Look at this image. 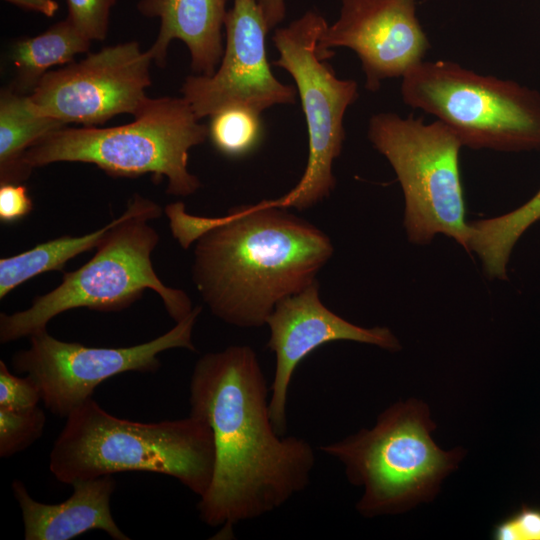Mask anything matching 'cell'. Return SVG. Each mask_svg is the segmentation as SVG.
<instances>
[{"label": "cell", "instance_id": "6da1fadb", "mask_svg": "<svg viewBox=\"0 0 540 540\" xmlns=\"http://www.w3.org/2000/svg\"><path fill=\"white\" fill-rule=\"evenodd\" d=\"M190 414L207 422L215 467L197 508L209 526H232L282 507L309 485L311 444L277 433L269 390L256 352L232 345L201 356L189 386Z\"/></svg>", "mask_w": 540, "mask_h": 540}, {"label": "cell", "instance_id": "7a4b0ae2", "mask_svg": "<svg viewBox=\"0 0 540 540\" xmlns=\"http://www.w3.org/2000/svg\"><path fill=\"white\" fill-rule=\"evenodd\" d=\"M164 212L183 248L195 243L192 279L211 313L240 328H258L282 300L316 281L334 252L309 221L265 201L220 217L189 214L182 202Z\"/></svg>", "mask_w": 540, "mask_h": 540}, {"label": "cell", "instance_id": "3957f363", "mask_svg": "<svg viewBox=\"0 0 540 540\" xmlns=\"http://www.w3.org/2000/svg\"><path fill=\"white\" fill-rule=\"evenodd\" d=\"M66 418L49 461L59 482L151 472L177 479L199 497L211 484L213 434L196 415L153 423L131 421L106 412L91 397Z\"/></svg>", "mask_w": 540, "mask_h": 540}, {"label": "cell", "instance_id": "277c9868", "mask_svg": "<svg viewBox=\"0 0 540 540\" xmlns=\"http://www.w3.org/2000/svg\"><path fill=\"white\" fill-rule=\"evenodd\" d=\"M162 215L153 200L134 194L96 248L94 256L75 271L66 272L50 292L34 298L31 306L0 314V342L6 344L46 329L57 315L87 308L118 312L138 301L146 289L156 292L169 316L179 322L193 310L189 296L166 286L156 274L151 256L159 234L148 222Z\"/></svg>", "mask_w": 540, "mask_h": 540}, {"label": "cell", "instance_id": "5b68a950", "mask_svg": "<svg viewBox=\"0 0 540 540\" xmlns=\"http://www.w3.org/2000/svg\"><path fill=\"white\" fill-rule=\"evenodd\" d=\"M184 97L148 98L130 123L114 127H62L34 143L23 161L32 170L57 162L97 166L113 177L151 174L167 179L166 192L189 196L200 188L189 172V151L209 137Z\"/></svg>", "mask_w": 540, "mask_h": 540}, {"label": "cell", "instance_id": "8992f818", "mask_svg": "<svg viewBox=\"0 0 540 540\" xmlns=\"http://www.w3.org/2000/svg\"><path fill=\"white\" fill-rule=\"evenodd\" d=\"M429 407L417 399L385 409L371 429L320 447L345 467L348 481L363 488L356 504L365 517L406 512L430 502L464 457L462 448L441 449Z\"/></svg>", "mask_w": 540, "mask_h": 540}, {"label": "cell", "instance_id": "52a82bcc", "mask_svg": "<svg viewBox=\"0 0 540 540\" xmlns=\"http://www.w3.org/2000/svg\"><path fill=\"white\" fill-rule=\"evenodd\" d=\"M405 104L436 117L471 149L540 150V94L449 60H423L403 77Z\"/></svg>", "mask_w": 540, "mask_h": 540}, {"label": "cell", "instance_id": "ba28073f", "mask_svg": "<svg viewBox=\"0 0 540 540\" xmlns=\"http://www.w3.org/2000/svg\"><path fill=\"white\" fill-rule=\"evenodd\" d=\"M368 138L402 188L408 241L425 246L442 234L468 252L470 230L459 169L463 146L457 136L438 120L425 123L379 113L370 118Z\"/></svg>", "mask_w": 540, "mask_h": 540}, {"label": "cell", "instance_id": "9c48e42d", "mask_svg": "<svg viewBox=\"0 0 540 540\" xmlns=\"http://www.w3.org/2000/svg\"><path fill=\"white\" fill-rule=\"evenodd\" d=\"M315 11H307L287 27L275 30L273 42L279 52L274 65L294 79L305 115L309 153L305 171L284 196L265 203L297 210L310 208L327 198L336 180L332 167L345 139L343 119L358 98L354 80L340 79L332 67L317 55L316 45L327 26Z\"/></svg>", "mask_w": 540, "mask_h": 540}, {"label": "cell", "instance_id": "30bf717a", "mask_svg": "<svg viewBox=\"0 0 540 540\" xmlns=\"http://www.w3.org/2000/svg\"><path fill=\"white\" fill-rule=\"evenodd\" d=\"M200 313L201 306L194 307L166 333L129 347H88L58 340L43 329L29 337L27 349L12 356V367L36 382L50 412L67 417L106 379L124 372L154 373L161 365L158 355L166 350L195 351L192 332Z\"/></svg>", "mask_w": 540, "mask_h": 540}, {"label": "cell", "instance_id": "8fae6325", "mask_svg": "<svg viewBox=\"0 0 540 540\" xmlns=\"http://www.w3.org/2000/svg\"><path fill=\"white\" fill-rule=\"evenodd\" d=\"M152 62L149 50L136 41L107 46L47 72L29 96L40 112L66 126H99L120 114L134 117L149 98Z\"/></svg>", "mask_w": 540, "mask_h": 540}, {"label": "cell", "instance_id": "7c38bea8", "mask_svg": "<svg viewBox=\"0 0 540 540\" xmlns=\"http://www.w3.org/2000/svg\"><path fill=\"white\" fill-rule=\"evenodd\" d=\"M226 42L211 76H188L181 92L196 117H210L228 106L258 113L277 104H292L296 89L278 81L266 56L269 32L256 0H234L224 24Z\"/></svg>", "mask_w": 540, "mask_h": 540}, {"label": "cell", "instance_id": "4fadbf2b", "mask_svg": "<svg viewBox=\"0 0 540 540\" xmlns=\"http://www.w3.org/2000/svg\"><path fill=\"white\" fill-rule=\"evenodd\" d=\"M335 47L357 54L365 87L376 92L383 80L402 78L422 62L430 42L417 17V0H341L338 19L319 36L317 55L327 60Z\"/></svg>", "mask_w": 540, "mask_h": 540}, {"label": "cell", "instance_id": "5bb4252c", "mask_svg": "<svg viewBox=\"0 0 540 540\" xmlns=\"http://www.w3.org/2000/svg\"><path fill=\"white\" fill-rule=\"evenodd\" d=\"M267 347L275 354V371L269 397L272 423L279 435L287 431V399L293 374L310 353L339 340L354 341L397 352L401 344L387 327L365 328L328 309L319 296L316 280L303 291L279 302L267 319Z\"/></svg>", "mask_w": 540, "mask_h": 540}, {"label": "cell", "instance_id": "9a60e30c", "mask_svg": "<svg viewBox=\"0 0 540 540\" xmlns=\"http://www.w3.org/2000/svg\"><path fill=\"white\" fill-rule=\"evenodd\" d=\"M72 495L57 504L32 498L20 480L12 482V491L22 511L26 540H70L89 530H102L114 540H129L114 521L110 499L115 490L112 475L78 479Z\"/></svg>", "mask_w": 540, "mask_h": 540}, {"label": "cell", "instance_id": "2e32d148", "mask_svg": "<svg viewBox=\"0 0 540 540\" xmlns=\"http://www.w3.org/2000/svg\"><path fill=\"white\" fill-rule=\"evenodd\" d=\"M229 0H140L137 9L149 18H159L156 40L148 49L153 62L165 67L173 40L188 48L191 69L197 75L211 76L224 52L223 33Z\"/></svg>", "mask_w": 540, "mask_h": 540}, {"label": "cell", "instance_id": "e0dca14e", "mask_svg": "<svg viewBox=\"0 0 540 540\" xmlns=\"http://www.w3.org/2000/svg\"><path fill=\"white\" fill-rule=\"evenodd\" d=\"M40 112L29 95L4 88L0 93V184L22 183L32 169L25 165V152L41 138L65 127Z\"/></svg>", "mask_w": 540, "mask_h": 540}, {"label": "cell", "instance_id": "ac0fdd59", "mask_svg": "<svg viewBox=\"0 0 540 540\" xmlns=\"http://www.w3.org/2000/svg\"><path fill=\"white\" fill-rule=\"evenodd\" d=\"M91 42L67 18L41 34L17 40L10 51L15 79L9 88L31 94L47 72L72 63L78 54L87 53Z\"/></svg>", "mask_w": 540, "mask_h": 540}, {"label": "cell", "instance_id": "d6986e66", "mask_svg": "<svg viewBox=\"0 0 540 540\" xmlns=\"http://www.w3.org/2000/svg\"><path fill=\"white\" fill-rule=\"evenodd\" d=\"M540 221V189L514 210L469 222L468 252L477 255L487 278L506 280L512 251L523 234Z\"/></svg>", "mask_w": 540, "mask_h": 540}, {"label": "cell", "instance_id": "ffe728a7", "mask_svg": "<svg viewBox=\"0 0 540 540\" xmlns=\"http://www.w3.org/2000/svg\"><path fill=\"white\" fill-rule=\"evenodd\" d=\"M115 219L82 236H61L17 255L0 259V299L23 282L45 272L62 271L66 263L83 252L97 248Z\"/></svg>", "mask_w": 540, "mask_h": 540}, {"label": "cell", "instance_id": "44dd1931", "mask_svg": "<svg viewBox=\"0 0 540 540\" xmlns=\"http://www.w3.org/2000/svg\"><path fill=\"white\" fill-rule=\"evenodd\" d=\"M209 138L221 154L238 158L252 152L262 135L260 113L244 106H228L210 116Z\"/></svg>", "mask_w": 540, "mask_h": 540}, {"label": "cell", "instance_id": "7402d4cb", "mask_svg": "<svg viewBox=\"0 0 540 540\" xmlns=\"http://www.w3.org/2000/svg\"><path fill=\"white\" fill-rule=\"evenodd\" d=\"M45 423L44 411L38 406L0 408V457L8 458L28 448L41 437Z\"/></svg>", "mask_w": 540, "mask_h": 540}, {"label": "cell", "instance_id": "603a6c76", "mask_svg": "<svg viewBox=\"0 0 540 540\" xmlns=\"http://www.w3.org/2000/svg\"><path fill=\"white\" fill-rule=\"evenodd\" d=\"M117 0H65L67 19L90 41H103Z\"/></svg>", "mask_w": 540, "mask_h": 540}, {"label": "cell", "instance_id": "cb8c5ba5", "mask_svg": "<svg viewBox=\"0 0 540 540\" xmlns=\"http://www.w3.org/2000/svg\"><path fill=\"white\" fill-rule=\"evenodd\" d=\"M42 400L41 391L30 377L12 374L6 363L0 361V408L24 409L35 407Z\"/></svg>", "mask_w": 540, "mask_h": 540}, {"label": "cell", "instance_id": "d4e9b609", "mask_svg": "<svg viewBox=\"0 0 540 540\" xmlns=\"http://www.w3.org/2000/svg\"><path fill=\"white\" fill-rule=\"evenodd\" d=\"M492 536L496 540H540V508L522 506L498 522Z\"/></svg>", "mask_w": 540, "mask_h": 540}, {"label": "cell", "instance_id": "484cf974", "mask_svg": "<svg viewBox=\"0 0 540 540\" xmlns=\"http://www.w3.org/2000/svg\"><path fill=\"white\" fill-rule=\"evenodd\" d=\"M33 209L28 190L22 183L0 184V220L13 223L27 216Z\"/></svg>", "mask_w": 540, "mask_h": 540}, {"label": "cell", "instance_id": "4316f807", "mask_svg": "<svg viewBox=\"0 0 540 540\" xmlns=\"http://www.w3.org/2000/svg\"><path fill=\"white\" fill-rule=\"evenodd\" d=\"M268 31L275 28L285 17V0H256Z\"/></svg>", "mask_w": 540, "mask_h": 540}, {"label": "cell", "instance_id": "83f0119b", "mask_svg": "<svg viewBox=\"0 0 540 540\" xmlns=\"http://www.w3.org/2000/svg\"><path fill=\"white\" fill-rule=\"evenodd\" d=\"M20 8L41 13L47 17H53L58 8L56 0H4Z\"/></svg>", "mask_w": 540, "mask_h": 540}]
</instances>
